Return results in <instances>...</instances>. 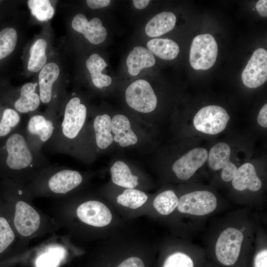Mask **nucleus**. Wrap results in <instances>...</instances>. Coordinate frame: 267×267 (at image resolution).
Instances as JSON below:
<instances>
[{
    "label": "nucleus",
    "mask_w": 267,
    "mask_h": 267,
    "mask_svg": "<svg viewBox=\"0 0 267 267\" xmlns=\"http://www.w3.org/2000/svg\"><path fill=\"white\" fill-rule=\"evenodd\" d=\"M20 122L18 112L13 108H5L0 117V137H6L17 130Z\"/></svg>",
    "instance_id": "nucleus-30"
},
{
    "label": "nucleus",
    "mask_w": 267,
    "mask_h": 267,
    "mask_svg": "<svg viewBox=\"0 0 267 267\" xmlns=\"http://www.w3.org/2000/svg\"><path fill=\"white\" fill-rule=\"evenodd\" d=\"M60 74L58 65L54 62L46 64L39 74V94L41 101L49 103L53 95V86Z\"/></svg>",
    "instance_id": "nucleus-18"
},
{
    "label": "nucleus",
    "mask_w": 267,
    "mask_h": 267,
    "mask_svg": "<svg viewBox=\"0 0 267 267\" xmlns=\"http://www.w3.org/2000/svg\"><path fill=\"white\" fill-rule=\"evenodd\" d=\"M126 100L128 105L141 113H149L157 105V99L149 83L144 80H138L126 89Z\"/></svg>",
    "instance_id": "nucleus-9"
},
{
    "label": "nucleus",
    "mask_w": 267,
    "mask_h": 267,
    "mask_svg": "<svg viewBox=\"0 0 267 267\" xmlns=\"http://www.w3.org/2000/svg\"><path fill=\"white\" fill-rule=\"evenodd\" d=\"M112 131L115 134L113 140L120 146L127 147L134 145L137 141V137L132 131L128 118L122 114L115 115L111 122Z\"/></svg>",
    "instance_id": "nucleus-21"
},
{
    "label": "nucleus",
    "mask_w": 267,
    "mask_h": 267,
    "mask_svg": "<svg viewBox=\"0 0 267 267\" xmlns=\"http://www.w3.org/2000/svg\"><path fill=\"white\" fill-rule=\"evenodd\" d=\"M204 267H218L216 265H215L214 263H213L212 262L210 261L207 259V263L204 266Z\"/></svg>",
    "instance_id": "nucleus-41"
},
{
    "label": "nucleus",
    "mask_w": 267,
    "mask_h": 267,
    "mask_svg": "<svg viewBox=\"0 0 267 267\" xmlns=\"http://www.w3.org/2000/svg\"><path fill=\"white\" fill-rule=\"evenodd\" d=\"M112 120L110 117L106 114L97 115L95 118L93 128L94 129L95 141L98 148L104 149L112 144L113 136L111 134Z\"/></svg>",
    "instance_id": "nucleus-25"
},
{
    "label": "nucleus",
    "mask_w": 267,
    "mask_h": 267,
    "mask_svg": "<svg viewBox=\"0 0 267 267\" xmlns=\"http://www.w3.org/2000/svg\"><path fill=\"white\" fill-rule=\"evenodd\" d=\"M256 9L260 14L263 17L267 16V0H260L257 2L256 5Z\"/></svg>",
    "instance_id": "nucleus-39"
},
{
    "label": "nucleus",
    "mask_w": 267,
    "mask_h": 267,
    "mask_svg": "<svg viewBox=\"0 0 267 267\" xmlns=\"http://www.w3.org/2000/svg\"><path fill=\"white\" fill-rule=\"evenodd\" d=\"M28 5L32 14L40 21H47L53 16L54 8L48 0H30Z\"/></svg>",
    "instance_id": "nucleus-33"
},
{
    "label": "nucleus",
    "mask_w": 267,
    "mask_h": 267,
    "mask_svg": "<svg viewBox=\"0 0 267 267\" xmlns=\"http://www.w3.org/2000/svg\"><path fill=\"white\" fill-rule=\"evenodd\" d=\"M259 124L266 128L267 127V104L264 105L261 109L257 118Z\"/></svg>",
    "instance_id": "nucleus-38"
},
{
    "label": "nucleus",
    "mask_w": 267,
    "mask_h": 267,
    "mask_svg": "<svg viewBox=\"0 0 267 267\" xmlns=\"http://www.w3.org/2000/svg\"><path fill=\"white\" fill-rule=\"evenodd\" d=\"M57 253H49L41 256L38 260L39 267H53L57 264Z\"/></svg>",
    "instance_id": "nucleus-35"
},
{
    "label": "nucleus",
    "mask_w": 267,
    "mask_h": 267,
    "mask_svg": "<svg viewBox=\"0 0 267 267\" xmlns=\"http://www.w3.org/2000/svg\"><path fill=\"white\" fill-rule=\"evenodd\" d=\"M253 225L237 220L220 229L208 253L207 259L218 267H247L253 251Z\"/></svg>",
    "instance_id": "nucleus-1"
},
{
    "label": "nucleus",
    "mask_w": 267,
    "mask_h": 267,
    "mask_svg": "<svg viewBox=\"0 0 267 267\" xmlns=\"http://www.w3.org/2000/svg\"><path fill=\"white\" fill-rule=\"evenodd\" d=\"M83 181L78 171L68 169H57L48 177L47 187L52 193L64 194L77 187Z\"/></svg>",
    "instance_id": "nucleus-15"
},
{
    "label": "nucleus",
    "mask_w": 267,
    "mask_h": 267,
    "mask_svg": "<svg viewBox=\"0 0 267 267\" xmlns=\"http://www.w3.org/2000/svg\"><path fill=\"white\" fill-rule=\"evenodd\" d=\"M134 5L138 9H142L145 8L149 4V0H134L133 1Z\"/></svg>",
    "instance_id": "nucleus-40"
},
{
    "label": "nucleus",
    "mask_w": 267,
    "mask_h": 267,
    "mask_svg": "<svg viewBox=\"0 0 267 267\" xmlns=\"http://www.w3.org/2000/svg\"><path fill=\"white\" fill-rule=\"evenodd\" d=\"M176 16L171 12H162L156 14L146 24L145 31L151 38L161 36L171 31L175 27Z\"/></svg>",
    "instance_id": "nucleus-22"
},
{
    "label": "nucleus",
    "mask_w": 267,
    "mask_h": 267,
    "mask_svg": "<svg viewBox=\"0 0 267 267\" xmlns=\"http://www.w3.org/2000/svg\"><path fill=\"white\" fill-rule=\"evenodd\" d=\"M217 206L218 200L214 193L207 190H196L182 195L177 209L184 214L202 217L213 213Z\"/></svg>",
    "instance_id": "nucleus-7"
},
{
    "label": "nucleus",
    "mask_w": 267,
    "mask_h": 267,
    "mask_svg": "<svg viewBox=\"0 0 267 267\" xmlns=\"http://www.w3.org/2000/svg\"><path fill=\"white\" fill-rule=\"evenodd\" d=\"M256 244L249 259L247 267H267V247L266 242L256 241Z\"/></svg>",
    "instance_id": "nucleus-34"
},
{
    "label": "nucleus",
    "mask_w": 267,
    "mask_h": 267,
    "mask_svg": "<svg viewBox=\"0 0 267 267\" xmlns=\"http://www.w3.org/2000/svg\"><path fill=\"white\" fill-rule=\"evenodd\" d=\"M76 213L82 222L95 227L106 226L112 219L109 209L103 203L96 200L83 202L78 207Z\"/></svg>",
    "instance_id": "nucleus-12"
},
{
    "label": "nucleus",
    "mask_w": 267,
    "mask_h": 267,
    "mask_svg": "<svg viewBox=\"0 0 267 267\" xmlns=\"http://www.w3.org/2000/svg\"><path fill=\"white\" fill-rule=\"evenodd\" d=\"M113 182L126 188H134L138 184V177L132 174L128 165L122 161H116L110 169Z\"/></svg>",
    "instance_id": "nucleus-26"
},
{
    "label": "nucleus",
    "mask_w": 267,
    "mask_h": 267,
    "mask_svg": "<svg viewBox=\"0 0 267 267\" xmlns=\"http://www.w3.org/2000/svg\"><path fill=\"white\" fill-rule=\"evenodd\" d=\"M217 55V43L212 35H199L193 39L190 49L189 61L194 69H210L215 64Z\"/></svg>",
    "instance_id": "nucleus-6"
},
{
    "label": "nucleus",
    "mask_w": 267,
    "mask_h": 267,
    "mask_svg": "<svg viewBox=\"0 0 267 267\" xmlns=\"http://www.w3.org/2000/svg\"><path fill=\"white\" fill-rule=\"evenodd\" d=\"M73 29L84 35L89 43L99 44L103 42L107 37V31L102 26L101 20L94 17L88 21L82 13L77 14L72 21Z\"/></svg>",
    "instance_id": "nucleus-16"
},
{
    "label": "nucleus",
    "mask_w": 267,
    "mask_h": 267,
    "mask_svg": "<svg viewBox=\"0 0 267 267\" xmlns=\"http://www.w3.org/2000/svg\"><path fill=\"white\" fill-rule=\"evenodd\" d=\"M126 63L129 74L135 76L143 69L153 66L155 64V58L149 50L137 46L128 55Z\"/></svg>",
    "instance_id": "nucleus-20"
},
{
    "label": "nucleus",
    "mask_w": 267,
    "mask_h": 267,
    "mask_svg": "<svg viewBox=\"0 0 267 267\" xmlns=\"http://www.w3.org/2000/svg\"><path fill=\"white\" fill-rule=\"evenodd\" d=\"M241 79L249 88H257L267 80V51L264 48L256 49L243 70Z\"/></svg>",
    "instance_id": "nucleus-11"
},
{
    "label": "nucleus",
    "mask_w": 267,
    "mask_h": 267,
    "mask_svg": "<svg viewBox=\"0 0 267 267\" xmlns=\"http://www.w3.org/2000/svg\"><path fill=\"white\" fill-rule=\"evenodd\" d=\"M208 156V153L205 148H193L174 163L173 171L179 179L187 180L205 164L207 160Z\"/></svg>",
    "instance_id": "nucleus-13"
},
{
    "label": "nucleus",
    "mask_w": 267,
    "mask_h": 267,
    "mask_svg": "<svg viewBox=\"0 0 267 267\" xmlns=\"http://www.w3.org/2000/svg\"><path fill=\"white\" fill-rule=\"evenodd\" d=\"M0 175L18 178L22 174L41 171L48 160L30 145L25 130L17 129L7 137L2 147Z\"/></svg>",
    "instance_id": "nucleus-2"
},
{
    "label": "nucleus",
    "mask_w": 267,
    "mask_h": 267,
    "mask_svg": "<svg viewBox=\"0 0 267 267\" xmlns=\"http://www.w3.org/2000/svg\"><path fill=\"white\" fill-rule=\"evenodd\" d=\"M3 198L1 200L7 208L15 230L24 237L30 236L36 232L41 224L39 213L26 202L16 200L14 203Z\"/></svg>",
    "instance_id": "nucleus-4"
},
{
    "label": "nucleus",
    "mask_w": 267,
    "mask_h": 267,
    "mask_svg": "<svg viewBox=\"0 0 267 267\" xmlns=\"http://www.w3.org/2000/svg\"><path fill=\"white\" fill-rule=\"evenodd\" d=\"M37 84L27 83L20 90V94L14 101V109L19 114L32 112L39 107L41 100L39 94L36 92Z\"/></svg>",
    "instance_id": "nucleus-19"
},
{
    "label": "nucleus",
    "mask_w": 267,
    "mask_h": 267,
    "mask_svg": "<svg viewBox=\"0 0 267 267\" xmlns=\"http://www.w3.org/2000/svg\"><path fill=\"white\" fill-rule=\"evenodd\" d=\"M230 156L229 146L222 142L213 146L208 156L210 169L214 171L222 169L221 178L225 182L231 181L237 169L235 165L230 161Z\"/></svg>",
    "instance_id": "nucleus-14"
},
{
    "label": "nucleus",
    "mask_w": 267,
    "mask_h": 267,
    "mask_svg": "<svg viewBox=\"0 0 267 267\" xmlns=\"http://www.w3.org/2000/svg\"><path fill=\"white\" fill-rule=\"evenodd\" d=\"M15 233L7 208L0 199V257L14 242Z\"/></svg>",
    "instance_id": "nucleus-23"
},
{
    "label": "nucleus",
    "mask_w": 267,
    "mask_h": 267,
    "mask_svg": "<svg viewBox=\"0 0 267 267\" xmlns=\"http://www.w3.org/2000/svg\"><path fill=\"white\" fill-rule=\"evenodd\" d=\"M206 252L189 245L168 252L161 259L159 267H204Z\"/></svg>",
    "instance_id": "nucleus-10"
},
{
    "label": "nucleus",
    "mask_w": 267,
    "mask_h": 267,
    "mask_svg": "<svg viewBox=\"0 0 267 267\" xmlns=\"http://www.w3.org/2000/svg\"><path fill=\"white\" fill-rule=\"evenodd\" d=\"M147 195L143 191L134 188H127L117 197V203L126 207L136 209L147 200Z\"/></svg>",
    "instance_id": "nucleus-31"
},
{
    "label": "nucleus",
    "mask_w": 267,
    "mask_h": 267,
    "mask_svg": "<svg viewBox=\"0 0 267 267\" xmlns=\"http://www.w3.org/2000/svg\"><path fill=\"white\" fill-rule=\"evenodd\" d=\"M147 46L153 54L164 60L176 58L179 52L178 44L167 39H153L147 42Z\"/></svg>",
    "instance_id": "nucleus-27"
},
{
    "label": "nucleus",
    "mask_w": 267,
    "mask_h": 267,
    "mask_svg": "<svg viewBox=\"0 0 267 267\" xmlns=\"http://www.w3.org/2000/svg\"><path fill=\"white\" fill-rule=\"evenodd\" d=\"M230 117L225 109L220 106L208 105L202 108L195 115L193 123L198 131L216 134L223 131Z\"/></svg>",
    "instance_id": "nucleus-8"
},
{
    "label": "nucleus",
    "mask_w": 267,
    "mask_h": 267,
    "mask_svg": "<svg viewBox=\"0 0 267 267\" xmlns=\"http://www.w3.org/2000/svg\"><path fill=\"white\" fill-rule=\"evenodd\" d=\"M57 119L54 116L42 114L30 117L24 130L27 140L34 150L41 152L42 146L51 140L56 129Z\"/></svg>",
    "instance_id": "nucleus-5"
},
{
    "label": "nucleus",
    "mask_w": 267,
    "mask_h": 267,
    "mask_svg": "<svg viewBox=\"0 0 267 267\" xmlns=\"http://www.w3.org/2000/svg\"><path fill=\"white\" fill-rule=\"evenodd\" d=\"M78 97L71 98L66 103L60 118H57L55 132L48 142L54 150L62 153L67 143L76 138L86 120L87 110Z\"/></svg>",
    "instance_id": "nucleus-3"
},
{
    "label": "nucleus",
    "mask_w": 267,
    "mask_h": 267,
    "mask_svg": "<svg viewBox=\"0 0 267 267\" xmlns=\"http://www.w3.org/2000/svg\"><path fill=\"white\" fill-rule=\"evenodd\" d=\"M110 1V0H87L86 3L89 7L97 9L108 6Z\"/></svg>",
    "instance_id": "nucleus-37"
},
{
    "label": "nucleus",
    "mask_w": 267,
    "mask_h": 267,
    "mask_svg": "<svg viewBox=\"0 0 267 267\" xmlns=\"http://www.w3.org/2000/svg\"><path fill=\"white\" fill-rule=\"evenodd\" d=\"M47 43L44 39L36 40L30 49V57L27 69L32 72H37L45 65L47 60L46 48Z\"/></svg>",
    "instance_id": "nucleus-28"
},
{
    "label": "nucleus",
    "mask_w": 267,
    "mask_h": 267,
    "mask_svg": "<svg viewBox=\"0 0 267 267\" xmlns=\"http://www.w3.org/2000/svg\"><path fill=\"white\" fill-rule=\"evenodd\" d=\"M17 42V33L12 27H7L0 31V60L10 55Z\"/></svg>",
    "instance_id": "nucleus-32"
},
{
    "label": "nucleus",
    "mask_w": 267,
    "mask_h": 267,
    "mask_svg": "<svg viewBox=\"0 0 267 267\" xmlns=\"http://www.w3.org/2000/svg\"><path fill=\"white\" fill-rule=\"evenodd\" d=\"M231 181L233 188L239 191L248 189L257 192L262 186L254 166L250 163H246L237 168Z\"/></svg>",
    "instance_id": "nucleus-17"
},
{
    "label": "nucleus",
    "mask_w": 267,
    "mask_h": 267,
    "mask_svg": "<svg viewBox=\"0 0 267 267\" xmlns=\"http://www.w3.org/2000/svg\"><path fill=\"white\" fill-rule=\"evenodd\" d=\"M179 198L172 190H167L158 194L154 198L153 205L160 214L168 215L177 208Z\"/></svg>",
    "instance_id": "nucleus-29"
},
{
    "label": "nucleus",
    "mask_w": 267,
    "mask_h": 267,
    "mask_svg": "<svg viewBox=\"0 0 267 267\" xmlns=\"http://www.w3.org/2000/svg\"><path fill=\"white\" fill-rule=\"evenodd\" d=\"M116 267H145L142 260L136 256L129 257Z\"/></svg>",
    "instance_id": "nucleus-36"
},
{
    "label": "nucleus",
    "mask_w": 267,
    "mask_h": 267,
    "mask_svg": "<svg viewBox=\"0 0 267 267\" xmlns=\"http://www.w3.org/2000/svg\"><path fill=\"white\" fill-rule=\"evenodd\" d=\"M86 65L90 74L92 83L96 88L101 89L110 85L111 78L101 72L107 64L98 54L91 55L87 60Z\"/></svg>",
    "instance_id": "nucleus-24"
}]
</instances>
